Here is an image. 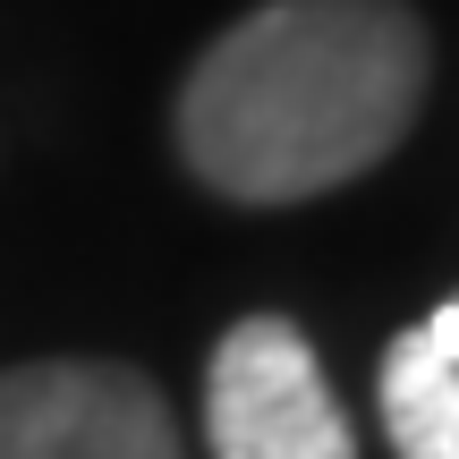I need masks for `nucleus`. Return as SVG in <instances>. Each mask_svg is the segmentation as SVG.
<instances>
[{
  "instance_id": "f257e3e1",
  "label": "nucleus",
  "mask_w": 459,
  "mask_h": 459,
  "mask_svg": "<svg viewBox=\"0 0 459 459\" xmlns=\"http://www.w3.org/2000/svg\"><path fill=\"white\" fill-rule=\"evenodd\" d=\"M426 102V26L400 0H264L179 94V153L238 204H298L375 170Z\"/></svg>"
},
{
  "instance_id": "f03ea898",
  "label": "nucleus",
  "mask_w": 459,
  "mask_h": 459,
  "mask_svg": "<svg viewBox=\"0 0 459 459\" xmlns=\"http://www.w3.org/2000/svg\"><path fill=\"white\" fill-rule=\"evenodd\" d=\"M204 434L213 459H358L307 332L281 315H247L238 332H221L204 366Z\"/></svg>"
},
{
  "instance_id": "7ed1b4c3",
  "label": "nucleus",
  "mask_w": 459,
  "mask_h": 459,
  "mask_svg": "<svg viewBox=\"0 0 459 459\" xmlns=\"http://www.w3.org/2000/svg\"><path fill=\"white\" fill-rule=\"evenodd\" d=\"M0 459H187L136 366L43 358L0 375Z\"/></svg>"
},
{
  "instance_id": "20e7f679",
  "label": "nucleus",
  "mask_w": 459,
  "mask_h": 459,
  "mask_svg": "<svg viewBox=\"0 0 459 459\" xmlns=\"http://www.w3.org/2000/svg\"><path fill=\"white\" fill-rule=\"evenodd\" d=\"M383 434L400 459H459V298L383 349Z\"/></svg>"
}]
</instances>
